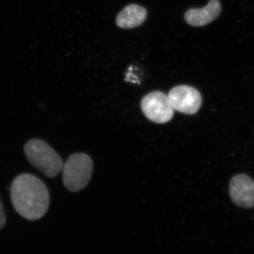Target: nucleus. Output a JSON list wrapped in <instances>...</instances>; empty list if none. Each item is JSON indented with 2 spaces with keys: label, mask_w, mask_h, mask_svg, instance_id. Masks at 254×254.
<instances>
[{
  "label": "nucleus",
  "mask_w": 254,
  "mask_h": 254,
  "mask_svg": "<svg viewBox=\"0 0 254 254\" xmlns=\"http://www.w3.org/2000/svg\"><path fill=\"white\" fill-rule=\"evenodd\" d=\"M168 96L174 110L180 113L193 115L198 112L201 106V95L193 87H175L170 91Z\"/></svg>",
  "instance_id": "nucleus-5"
},
{
  "label": "nucleus",
  "mask_w": 254,
  "mask_h": 254,
  "mask_svg": "<svg viewBox=\"0 0 254 254\" xmlns=\"http://www.w3.org/2000/svg\"><path fill=\"white\" fill-rule=\"evenodd\" d=\"M91 158L85 153L71 155L63 165V183L66 190L79 191L87 186L93 173Z\"/></svg>",
  "instance_id": "nucleus-3"
},
{
  "label": "nucleus",
  "mask_w": 254,
  "mask_h": 254,
  "mask_svg": "<svg viewBox=\"0 0 254 254\" xmlns=\"http://www.w3.org/2000/svg\"><path fill=\"white\" fill-rule=\"evenodd\" d=\"M221 12V4L219 0H210L202 9H190L185 14V21L192 26H203L211 23Z\"/></svg>",
  "instance_id": "nucleus-7"
},
{
  "label": "nucleus",
  "mask_w": 254,
  "mask_h": 254,
  "mask_svg": "<svg viewBox=\"0 0 254 254\" xmlns=\"http://www.w3.org/2000/svg\"><path fill=\"white\" fill-rule=\"evenodd\" d=\"M5 222H6V218H5L4 208H3V205L0 200V230L4 227Z\"/></svg>",
  "instance_id": "nucleus-9"
},
{
  "label": "nucleus",
  "mask_w": 254,
  "mask_h": 254,
  "mask_svg": "<svg viewBox=\"0 0 254 254\" xmlns=\"http://www.w3.org/2000/svg\"><path fill=\"white\" fill-rule=\"evenodd\" d=\"M230 193L235 204L243 208L254 206V181L245 175H236L232 179Z\"/></svg>",
  "instance_id": "nucleus-6"
},
{
  "label": "nucleus",
  "mask_w": 254,
  "mask_h": 254,
  "mask_svg": "<svg viewBox=\"0 0 254 254\" xmlns=\"http://www.w3.org/2000/svg\"><path fill=\"white\" fill-rule=\"evenodd\" d=\"M146 17L147 11L144 7L139 5L130 4L118 14L116 23L120 28H133L141 25Z\"/></svg>",
  "instance_id": "nucleus-8"
},
{
  "label": "nucleus",
  "mask_w": 254,
  "mask_h": 254,
  "mask_svg": "<svg viewBox=\"0 0 254 254\" xmlns=\"http://www.w3.org/2000/svg\"><path fill=\"white\" fill-rule=\"evenodd\" d=\"M141 110L150 121L155 123H168L174 115V109L168 95L163 92H152L142 100Z\"/></svg>",
  "instance_id": "nucleus-4"
},
{
  "label": "nucleus",
  "mask_w": 254,
  "mask_h": 254,
  "mask_svg": "<svg viewBox=\"0 0 254 254\" xmlns=\"http://www.w3.org/2000/svg\"><path fill=\"white\" fill-rule=\"evenodd\" d=\"M24 152L30 163L47 177L53 178L63 170V160L46 142L32 139L25 145Z\"/></svg>",
  "instance_id": "nucleus-2"
},
{
  "label": "nucleus",
  "mask_w": 254,
  "mask_h": 254,
  "mask_svg": "<svg viewBox=\"0 0 254 254\" xmlns=\"http://www.w3.org/2000/svg\"><path fill=\"white\" fill-rule=\"evenodd\" d=\"M10 193L16 211L28 220L41 218L49 207L50 194L48 188L34 175L30 174L18 175L11 184Z\"/></svg>",
  "instance_id": "nucleus-1"
}]
</instances>
